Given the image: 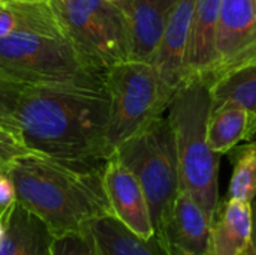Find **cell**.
<instances>
[{"label":"cell","mask_w":256,"mask_h":255,"mask_svg":"<svg viewBox=\"0 0 256 255\" xmlns=\"http://www.w3.org/2000/svg\"><path fill=\"white\" fill-rule=\"evenodd\" d=\"M15 117L34 153L84 167H104L112 156L104 80L24 87Z\"/></svg>","instance_id":"cell-1"},{"label":"cell","mask_w":256,"mask_h":255,"mask_svg":"<svg viewBox=\"0 0 256 255\" xmlns=\"http://www.w3.org/2000/svg\"><path fill=\"white\" fill-rule=\"evenodd\" d=\"M6 173L16 201L40 218L56 237L86 231L94 219L111 215L104 167L74 165L30 153L14 161Z\"/></svg>","instance_id":"cell-2"},{"label":"cell","mask_w":256,"mask_h":255,"mask_svg":"<svg viewBox=\"0 0 256 255\" xmlns=\"http://www.w3.org/2000/svg\"><path fill=\"white\" fill-rule=\"evenodd\" d=\"M212 111L210 80L189 78L174 93L168 107L180 174V191L188 192L213 219L219 204V153L207 141Z\"/></svg>","instance_id":"cell-3"},{"label":"cell","mask_w":256,"mask_h":255,"mask_svg":"<svg viewBox=\"0 0 256 255\" xmlns=\"http://www.w3.org/2000/svg\"><path fill=\"white\" fill-rule=\"evenodd\" d=\"M64 41L93 72L132 60L126 18L111 0H48Z\"/></svg>","instance_id":"cell-4"},{"label":"cell","mask_w":256,"mask_h":255,"mask_svg":"<svg viewBox=\"0 0 256 255\" xmlns=\"http://www.w3.org/2000/svg\"><path fill=\"white\" fill-rule=\"evenodd\" d=\"M114 155L141 185L156 233L180 192L177 147L168 116L156 117L140 134L120 144Z\"/></svg>","instance_id":"cell-5"},{"label":"cell","mask_w":256,"mask_h":255,"mask_svg":"<svg viewBox=\"0 0 256 255\" xmlns=\"http://www.w3.org/2000/svg\"><path fill=\"white\" fill-rule=\"evenodd\" d=\"M108 98V146L111 153L162 116L171 99L152 63L128 60L104 72Z\"/></svg>","instance_id":"cell-6"},{"label":"cell","mask_w":256,"mask_h":255,"mask_svg":"<svg viewBox=\"0 0 256 255\" xmlns=\"http://www.w3.org/2000/svg\"><path fill=\"white\" fill-rule=\"evenodd\" d=\"M0 77L22 87L104 80V74L90 71L66 41L21 32L0 39Z\"/></svg>","instance_id":"cell-7"},{"label":"cell","mask_w":256,"mask_h":255,"mask_svg":"<svg viewBox=\"0 0 256 255\" xmlns=\"http://www.w3.org/2000/svg\"><path fill=\"white\" fill-rule=\"evenodd\" d=\"M255 51V0H222L216 36V66L210 80L240 65Z\"/></svg>","instance_id":"cell-8"},{"label":"cell","mask_w":256,"mask_h":255,"mask_svg":"<svg viewBox=\"0 0 256 255\" xmlns=\"http://www.w3.org/2000/svg\"><path fill=\"white\" fill-rule=\"evenodd\" d=\"M104 186L111 215L128 230L148 239L154 234L144 191L135 176L112 155L104 165Z\"/></svg>","instance_id":"cell-9"},{"label":"cell","mask_w":256,"mask_h":255,"mask_svg":"<svg viewBox=\"0 0 256 255\" xmlns=\"http://www.w3.org/2000/svg\"><path fill=\"white\" fill-rule=\"evenodd\" d=\"M196 0H178L174 6L152 65L154 66L165 95L174 93L186 83V56L189 48L190 26Z\"/></svg>","instance_id":"cell-10"},{"label":"cell","mask_w":256,"mask_h":255,"mask_svg":"<svg viewBox=\"0 0 256 255\" xmlns=\"http://www.w3.org/2000/svg\"><path fill=\"white\" fill-rule=\"evenodd\" d=\"M212 219L184 191H180L171 212L154 233L172 255H207Z\"/></svg>","instance_id":"cell-11"},{"label":"cell","mask_w":256,"mask_h":255,"mask_svg":"<svg viewBox=\"0 0 256 255\" xmlns=\"http://www.w3.org/2000/svg\"><path fill=\"white\" fill-rule=\"evenodd\" d=\"M178 0H120L126 18L130 59L152 63L170 15Z\"/></svg>","instance_id":"cell-12"},{"label":"cell","mask_w":256,"mask_h":255,"mask_svg":"<svg viewBox=\"0 0 256 255\" xmlns=\"http://www.w3.org/2000/svg\"><path fill=\"white\" fill-rule=\"evenodd\" d=\"M222 0H196L194 8L186 75L210 80L216 66V36ZM186 80V81H188Z\"/></svg>","instance_id":"cell-13"},{"label":"cell","mask_w":256,"mask_h":255,"mask_svg":"<svg viewBox=\"0 0 256 255\" xmlns=\"http://www.w3.org/2000/svg\"><path fill=\"white\" fill-rule=\"evenodd\" d=\"M252 203L220 201L210 227L207 255H244L252 236Z\"/></svg>","instance_id":"cell-14"},{"label":"cell","mask_w":256,"mask_h":255,"mask_svg":"<svg viewBox=\"0 0 256 255\" xmlns=\"http://www.w3.org/2000/svg\"><path fill=\"white\" fill-rule=\"evenodd\" d=\"M0 255H51L54 233L18 201L3 219Z\"/></svg>","instance_id":"cell-15"},{"label":"cell","mask_w":256,"mask_h":255,"mask_svg":"<svg viewBox=\"0 0 256 255\" xmlns=\"http://www.w3.org/2000/svg\"><path fill=\"white\" fill-rule=\"evenodd\" d=\"M87 230L98 255H172L158 234L140 237L111 215L94 219Z\"/></svg>","instance_id":"cell-16"},{"label":"cell","mask_w":256,"mask_h":255,"mask_svg":"<svg viewBox=\"0 0 256 255\" xmlns=\"http://www.w3.org/2000/svg\"><path fill=\"white\" fill-rule=\"evenodd\" d=\"M256 137V113L225 101L212 107L207 122V141L213 152L225 155Z\"/></svg>","instance_id":"cell-17"},{"label":"cell","mask_w":256,"mask_h":255,"mask_svg":"<svg viewBox=\"0 0 256 255\" xmlns=\"http://www.w3.org/2000/svg\"><path fill=\"white\" fill-rule=\"evenodd\" d=\"M18 32L64 41L48 0H0V39Z\"/></svg>","instance_id":"cell-18"},{"label":"cell","mask_w":256,"mask_h":255,"mask_svg":"<svg viewBox=\"0 0 256 255\" xmlns=\"http://www.w3.org/2000/svg\"><path fill=\"white\" fill-rule=\"evenodd\" d=\"M212 107L232 101L256 113V62L231 68L210 80Z\"/></svg>","instance_id":"cell-19"},{"label":"cell","mask_w":256,"mask_h":255,"mask_svg":"<svg viewBox=\"0 0 256 255\" xmlns=\"http://www.w3.org/2000/svg\"><path fill=\"white\" fill-rule=\"evenodd\" d=\"M236 159L226 198L254 203L256 200V143L236 147Z\"/></svg>","instance_id":"cell-20"},{"label":"cell","mask_w":256,"mask_h":255,"mask_svg":"<svg viewBox=\"0 0 256 255\" xmlns=\"http://www.w3.org/2000/svg\"><path fill=\"white\" fill-rule=\"evenodd\" d=\"M22 86L0 77V126L20 134L16 123V107L22 92Z\"/></svg>","instance_id":"cell-21"},{"label":"cell","mask_w":256,"mask_h":255,"mask_svg":"<svg viewBox=\"0 0 256 255\" xmlns=\"http://www.w3.org/2000/svg\"><path fill=\"white\" fill-rule=\"evenodd\" d=\"M51 255H98L88 230L81 233H68L57 236L52 243Z\"/></svg>","instance_id":"cell-22"},{"label":"cell","mask_w":256,"mask_h":255,"mask_svg":"<svg viewBox=\"0 0 256 255\" xmlns=\"http://www.w3.org/2000/svg\"><path fill=\"white\" fill-rule=\"evenodd\" d=\"M30 153L34 152L24 144L20 134L0 126V171H6L14 161Z\"/></svg>","instance_id":"cell-23"},{"label":"cell","mask_w":256,"mask_h":255,"mask_svg":"<svg viewBox=\"0 0 256 255\" xmlns=\"http://www.w3.org/2000/svg\"><path fill=\"white\" fill-rule=\"evenodd\" d=\"M16 203V192L12 179L6 171H0V221L9 213Z\"/></svg>","instance_id":"cell-24"},{"label":"cell","mask_w":256,"mask_h":255,"mask_svg":"<svg viewBox=\"0 0 256 255\" xmlns=\"http://www.w3.org/2000/svg\"><path fill=\"white\" fill-rule=\"evenodd\" d=\"M252 213H254V221H252V236L249 246L246 249L244 255H256V200L252 203Z\"/></svg>","instance_id":"cell-25"},{"label":"cell","mask_w":256,"mask_h":255,"mask_svg":"<svg viewBox=\"0 0 256 255\" xmlns=\"http://www.w3.org/2000/svg\"><path fill=\"white\" fill-rule=\"evenodd\" d=\"M254 62H256V51L252 54V56H249L244 62H242L240 65H244V63H254ZM240 65H237V66H240ZM236 68V66H234Z\"/></svg>","instance_id":"cell-26"},{"label":"cell","mask_w":256,"mask_h":255,"mask_svg":"<svg viewBox=\"0 0 256 255\" xmlns=\"http://www.w3.org/2000/svg\"><path fill=\"white\" fill-rule=\"evenodd\" d=\"M3 233H4V224H3V221H0V239L3 236Z\"/></svg>","instance_id":"cell-27"},{"label":"cell","mask_w":256,"mask_h":255,"mask_svg":"<svg viewBox=\"0 0 256 255\" xmlns=\"http://www.w3.org/2000/svg\"><path fill=\"white\" fill-rule=\"evenodd\" d=\"M111 2H120V0H111Z\"/></svg>","instance_id":"cell-28"},{"label":"cell","mask_w":256,"mask_h":255,"mask_svg":"<svg viewBox=\"0 0 256 255\" xmlns=\"http://www.w3.org/2000/svg\"><path fill=\"white\" fill-rule=\"evenodd\" d=\"M255 3H256V0H255Z\"/></svg>","instance_id":"cell-29"}]
</instances>
